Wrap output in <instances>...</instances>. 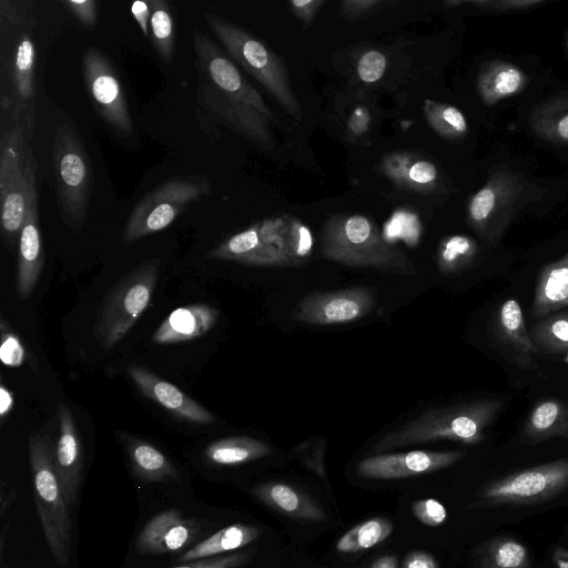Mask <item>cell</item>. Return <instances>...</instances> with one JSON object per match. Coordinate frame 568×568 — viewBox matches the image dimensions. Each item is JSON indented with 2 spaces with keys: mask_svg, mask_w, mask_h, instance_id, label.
<instances>
[{
  "mask_svg": "<svg viewBox=\"0 0 568 568\" xmlns=\"http://www.w3.org/2000/svg\"><path fill=\"white\" fill-rule=\"evenodd\" d=\"M192 37L200 73L199 97L204 106L247 140L273 149L272 128L278 121L262 95L206 34L194 29Z\"/></svg>",
  "mask_w": 568,
  "mask_h": 568,
  "instance_id": "cell-1",
  "label": "cell"
},
{
  "mask_svg": "<svg viewBox=\"0 0 568 568\" xmlns=\"http://www.w3.org/2000/svg\"><path fill=\"white\" fill-rule=\"evenodd\" d=\"M36 19L31 1H0V106L30 141L36 126Z\"/></svg>",
  "mask_w": 568,
  "mask_h": 568,
  "instance_id": "cell-2",
  "label": "cell"
},
{
  "mask_svg": "<svg viewBox=\"0 0 568 568\" xmlns=\"http://www.w3.org/2000/svg\"><path fill=\"white\" fill-rule=\"evenodd\" d=\"M322 255L346 266L413 274L416 268L404 252L386 242L375 223L361 214H336L323 226Z\"/></svg>",
  "mask_w": 568,
  "mask_h": 568,
  "instance_id": "cell-3",
  "label": "cell"
},
{
  "mask_svg": "<svg viewBox=\"0 0 568 568\" xmlns=\"http://www.w3.org/2000/svg\"><path fill=\"white\" fill-rule=\"evenodd\" d=\"M503 407L497 399H481L424 412L407 424L383 436L374 452L448 439L466 445L484 440L485 428Z\"/></svg>",
  "mask_w": 568,
  "mask_h": 568,
  "instance_id": "cell-4",
  "label": "cell"
},
{
  "mask_svg": "<svg viewBox=\"0 0 568 568\" xmlns=\"http://www.w3.org/2000/svg\"><path fill=\"white\" fill-rule=\"evenodd\" d=\"M54 445L47 434H33L29 458L37 513L45 541L60 567L69 564L72 521L54 466Z\"/></svg>",
  "mask_w": 568,
  "mask_h": 568,
  "instance_id": "cell-5",
  "label": "cell"
},
{
  "mask_svg": "<svg viewBox=\"0 0 568 568\" xmlns=\"http://www.w3.org/2000/svg\"><path fill=\"white\" fill-rule=\"evenodd\" d=\"M37 183V163L30 141L19 125L7 124L0 140V215L6 241L19 240L29 193Z\"/></svg>",
  "mask_w": 568,
  "mask_h": 568,
  "instance_id": "cell-6",
  "label": "cell"
},
{
  "mask_svg": "<svg viewBox=\"0 0 568 568\" xmlns=\"http://www.w3.org/2000/svg\"><path fill=\"white\" fill-rule=\"evenodd\" d=\"M205 18L210 29L226 49L229 55L254 77L275 101L298 122L301 105L292 90L281 58L240 27L215 14H207Z\"/></svg>",
  "mask_w": 568,
  "mask_h": 568,
  "instance_id": "cell-7",
  "label": "cell"
},
{
  "mask_svg": "<svg viewBox=\"0 0 568 568\" xmlns=\"http://www.w3.org/2000/svg\"><path fill=\"white\" fill-rule=\"evenodd\" d=\"M159 268L158 260L139 264L103 298L94 323L95 338L102 347L114 346L140 320L151 302Z\"/></svg>",
  "mask_w": 568,
  "mask_h": 568,
  "instance_id": "cell-8",
  "label": "cell"
},
{
  "mask_svg": "<svg viewBox=\"0 0 568 568\" xmlns=\"http://www.w3.org/2000/svg\"><path fill=\"white\" fill-rule=\"evenodd\" d=\"M52 168L60 213L78 232L87 220L93 179L89 155L69 124L63 123L55 130Z\"/></svg>",
  "mask_w": 568,
  "mask_h": 568,
  "instance_id": "cell-9",
  "label": "cell"
},
{
  "mask_svg": "<svg viewBox=\"0 0 568 568\" xmlns=\"http://www.w3.org/2000/svg\"><path fill=\"white\" fill-rule=\"evenodd\" d=\"M538 195L536 187L520 174L494 170L467 205L469 225L485 240L495 242L516 214Z\"/></svg>",
  "mask_w": 568,
  "mask_h": 568,
  "instance_id": "cell-10",
  "label": "cell"
},
{
  "mask_svg": "<svg viewBox=\"0 0 568 568\" xmlns=\"http://www.w3.org/2000/svg\"><path fill=\"white\" fill-rule=\"evenodd\" d=\"M211 192L203 175L178 176L148 193L130 213L122 241L130 244L170 226L192 203Z\"/></svg>",
  "mask_w": 568,
  "mask_h": 568,
  "instance_id": "cell-11",
  "label": "cell"
},
{
  "mask_svg": "<svg viewBox=\"0 0 568 568\" xmlns=\"http://www.w3.org/2000/svg\"><path fill=\"white\" fill-rule=\"evenodd\" d=\"M88 94L100 118L113 131L130 135L133 123L122 83L110 60L98 49L88 48L82 57Z\"/></svg>",
  "mask_w": 568,
  "mask_h": 568,
  "instance_id": "cell-12",
  "label": "cell"
},
{
  "mask_svg": "<svg viewBox=\"0 0 568 568\" xmlns=\"http://www.w3.org/2000/svg\"><path fill=\"white\" fill-rule=\"evenodd\" d=\"M568 486V459L535 466L506 476L485 487L486 505L530 504L548 499Z\"/></svg>",
  "mask_w": 568,
  "mask_h": 568,
  "instance_id": "cell-13",
  "label": "cell"
},
{
  "mask_svg": "<svg viewBox=\"0 0 568 568\" xmlns=\"http://www.w3.org/2000/svg\"><path fill=\"white\" fill-rule=\"evenodd\" d=\"M375 297L364 286L304 296L294 307L292 318L310 325H337L355 322L374 307Z\"/></svg>",
  "mask_w": 568,
  "mask_h": 568,
  "instance_id": "cell-14",
  "label": "cell"
},
{
  "mask_svg": "<svg viewBox=\"0 0 568 568\" xmlns=\"http://www.w3.org/2000/svg\"><path fill=\"white\" fill-rule=\"evenodd\" d=\"M462 452L412 450L374 455L357 464L359 476L369 479H398L446 468L460 458Z\"/></svg>",
  "mask_w": 568,
  "mask_h": 568,
  "instance_id": "cell-15",
  "label": "cell"
},
{
  "mask_svg": "<svg viewBox=\"0 0 568 568\" xmlns=\"http://www.w3.org/2000/svg\"><path fill=\"white\" fill-rule=\"evenodd\" d=\"M128 374L145 397L158 403L175 416L200 425L214 423L215 417L207 409L175 385L162 379L154 373L144 367L131 365L128 367Z\"/></svg>",
  "mask_w": 568,
  "mask_h": 568,
  "instance_id": "cell-16",
  "label": "cell"
},
{
  "mask_svg": "<svg viewBox=\"0 0 568 568\" xmlns=\"http://www.w3.org/2000/svg\"><path fill=\"white\" fill-rule=\"evenodd\" d=\"M60 433L54 448V466L65 503L71 510L78 499L82 480V450L80 437L70 409L58 405Z\"/></svg>",
  "mask_w": 568,
  "mask_h": 568,
  "instance_id": "cell-17",
  "label": "cell"
},
{
  "mask_svg": "<svg viewBox=\"0 0 568 568\" xmlns=\"http://www.w3.org/2000/svg\"><path fill=\"white\" fill-rule=\"evenodd\" d=\"M44 266V248L39 229L37 183L32 185L26 219L19 236L17 293L27 300Z\"/></svg>",
  "mask_w": 568,
  "mask_h": 568,
  "instance_id": "cell-18",
  "label": "cell"
},
{
  "mask_svg": "<svg viewBox=\"0 0 568 568\" xmlns=\"http://www.w3.org/2000/svg\"><path fill=\"white\" fill-rule=\"evenodd\" d=\"M196 525L178 509L155 515L140 531L135 548L141 554H169L183 549L196 534Z\"/></svg>",
  "mask_w": 568,
  "mask_h": 568,
  "instance_id": "cell-19",
  "label": "cell"
},
{
  "mask_svg": "<svg viewBox=\"0 0 568 568\" xmlns=\"http://www.w3.org/2000/svg\"><path fill=\"white\" fill-rule=\"evenodd\" d=\"M219 318V311L203 303L181 306L171 312L153 333L151 341L160 345L187 342L205 335Z\"/></svg>",
  "mask_w": 568,
  "mask_h": 568,
  "instance_id": "cell-20",
  "label": "cell"
},
{
  "mask_svg": "<svg viewBox=\"0 0 568 568\" xmlns=\"http://www.w3.org/2000/svg\"><path fill=\"white\" fill-rule=\"evenodd\" d=\"M209 256L257 266H293L283 253L262 239L257 223L226 239Z\"/></svg>",
  "mask_w": 568,
  "mask_h": 568,
  "instance_id": "cell-21",
  "label": "cell"
},
{
  "mask_svg": "<svg viewBox=\"0 0 568 568\" xmlns=\"http://www.w3.org/2000/svg\"><path fill=\"white\" fill-rule=\"evenodd\" d=\"M499 344L523 366L531 365L538 352L526 328L521 307L516 298L506 300L499 307L495 321Z\"/></svg>",
  "mask_w": 568,
  "mask_h": 568,
  "instance_id": "cell-22",
  "label": "cell"
},
{
  "mask_svg": "<svg viewBox=\"0 0 568 568\" xmlns=\"http://www.w3.org/2000/svg\"><path fill=\"white\" fill-rule=\"evenodd\" d=\"M253 494L262 503L284 516L322 521L325 519V511L311 497L283 483H267L258 485Z\"/></svg>",
  "mask_w": 568,
  "mask_h": 568,
  "instance_id": "cell-23",
  "label": "cell"
},
{
  "mask_svg": "<svg viewBox=\"0 0 568 568\" xmlns=\"http://www.w3.org/2000/svg\"><path fill=\"white\" fill-rule=\"evenodd\" d=\"M528 83L526 73L516 64L507 61L486 63L477 80L478 93L483 102L491 106L497 102L521 92Z\"/></svg>",
  "mask_w": 568,
  "mask_h": 568,
  "instance_id": "cell-24",
  "label": "cell"
},
{
  "mask_svg": "<svg viewBox=\"0 0 568 568\" xmlns=\"http://www.w3.org/2000/svg\"><path fill=\"white\" fill-rule=\"evenodd\" d=\"M564 307H568V252L540 271L531 315L541 317Z\"/></svg>",
  "mask_w": 568,
  "mask_h": 568,
  "instance_id": "cell-25",
  "label": "cell"
},
{
  "mask_svg": "<svg viewBox=\"0 0 568 568\" xmlns=\"http://www.w3.org/2000/svg\"><path fill=\"white\" fill-rule=\"evenodd\" d=\"M128 455L134 475L146 483L181 481V476L171 460L146 440L125 436Z\"/></svg>",
  "mask_w": 568,
  "mask_h": 568,
  "instance_id": "cell-26",
  "label": "cell"
},
{
  "mask_svg": "<svg viewBox=\"0 0 568 568\" xmlns=\"http://www.w3.org/2000/svg\"><path fill=\"white\" fill-rule=\"evenodd\" d=\"M383 170L398 186L432 192L439 187V172L427 160L413 161L407 153H393L385 158Z\"/></svg>",
  "mask_w": 568,
  "mask_h": 568,
  "instance_id": "cell-27",
  "label": "cell"
},
{
  "mask_svg": "<svg viewBox=\"0 0 568 568\" xmlns=\"http://www.w3.org/2000/svg\"><path fill=\"white\" fill-rule=\"evenodd\" d=\"M524 435L531 443L568 438V403L560 399L539 402L527 418Z\"/></svg>",
  "mask_w": 568,
  "mask_h": 568,
  "instance_id": "cell-28",
  "label": "cell"
},
{
  "mask_svg": "<svg viewBox=\"0 0 568 568\" xmlns=\"http://www.w3.org/2000/svg\"><path fill=\"white\" fill-rule=\"evenodd\" d=\"M261 535L255 526L234 524L227 526L203 541L196 544L179 557L180 562H189L202 558L220 556L223 552L240 549Z\"/></svg>",
  "mask_w": 568,
  "mask_h": 568,
  "instance_id": "cell-29",
  "label": "cell"
},
{
  "mask_svg": "<svg viewBox=\"0 0 568 568\" xmlns=\"http://www.w3.org/2000/svg\"><path fill=\"white\" fill-rule=\"evenodd\" d=\"M529 126L539 138L568 144V94L554 97L538 104L530 113Z\"/></svg>",
  "mask_w": 568,
  "mask_h": 568,
  "instance_id": "cell-30",
  "label": "cell"
},
{
  "mask_svg": "<svg viewBox=\"0 0 568 568\" xmlns=\"http://www.w3.org/2000/svg\"><path fill=\"white\" fill-rule=\"evenodd\" d=\"M270 453L271 447L256 438L235 436L211 443L204 454L213 464L234 466L265 457Z\"/></svg>",
  "mask_w": 568,
  "mask_h": 568,
  "instance_id": "cell-31",
  "label": "cell"
},
{
  "mask_svg": "<svg viewBox=\"0 0 568 568\" xmlns=\"http://www.w3.org/2000/svg\"><path fill=\"white\" fill-rule=\"evenodd\" d=\"M393 531V524L383 517L365 520L346 531L336 542L341 552H358L384 541Z\"/></svg>",
  "mask_w": 568,
  "mask_h": 568,
  "instance_id": "cell-32",
  "label": "cell"
},
{
  "mask_svg": "<svg viewBox=\"0 0 568 568\" xmlns=\"http://www.w3.org/2000/svg\"><path fill=\"white\" fill-rule=\"evenodd\" d=\"M150 38L158 54L170 63L174 52V26L170 6L164 0H150Z\"/></svg>",
  "mask_w": 568,
  "mask_h": 568,
  "instance_id": "cell-33",
  "label": "cell"
},
{
  "mask_svg": "<svg viewBox=\"0 0 568 568\" xmlns=\"http://www.w3.org/2000/svg\"><path fill=\"white\" fill-rule=\"evenodd\" d=\"M424 112L433 130L446 139L458 140L468 132L465 115L454 105L426 100Z\"/></svg>",
  "mask_w": 568,
  "mask_h": 568,
  "instance_id": "cell-34",
  "label": "cell"
},
{
  "mask_svg": "<svg viewBox=\"0 0 568 568\" xmlns=\"http://www.w3.org/2000/svg\"><path fill=\"white\" fill-rule=\"evenodd\" d=\"M538 351L559 354L568 349V313L547 316L529 332Z\"/></svg>",
  "mask_w": 568,
  "mask_h": 568,
  "instance_id": "cell-35",
  "label": "cell"
},
{
  "mask_svg": "<svg viewBox=\"0 0 568 568\" xmlns=\"http://www.w3.org/2000/svg\"><path fill=\"white\" fill-rule=\"evenodd\" d=\"M478 252L477 243L466 235H452L442 241L437 262L442 272L453 273L473 262Z\"/></svg>",
  "mask_w": 568,
  "mask_h": 568,
  "instance_id": "cell-36",
  "label": "cell"
},
{
  "mask_svg": "<svg viewBox=\"0 0 568 568\" xmlns=\"http://www.w3.org/2000/svg\"><path fill=\"white\" fill-rule=\"evenodd\" d=\"M527 548L510 538L493 541L483 556L484 568H528Z\"/></svg>",
  "mask_w": 568,
  "mask_h": 568,
  "instance_id": "cell-37",
  "label": "cell"
},
{
  "mask_svg": "<svg viewBox=\"0 0 568 568\" xmlns=\"http://www.w3.org/2000/svg\"><path fill=\"white\" fill-rule=\"evenodd\" d=\"M286 244L290 257L294 265H298L311 255L313 239L306 225L301 221L286 216Z\"/></svg>",
  "mask_w": 568,
  "mask_h": 568,
  "instance_id": "cell-38",
  "label": "cell"
},
{
  "mask_svg": "<svg viewBox=\"0 0 568 568\" xmlns=\"http://www.w3.org/2000/svg\"><path fill=\"white\" fill-rule=\"evenodd\" d=\"M0 359L2 364L9 367L21 366L26 361V349L19 336L3 318L0 320Z\"/></svg>",
  "mask_w": 568,
  "mask_h": 568,
  "instance_id": "cell-39",
  "label": "cell"
},
{
  "mask_svg": "<svg viewBox=\"0 0 568 568\" xmlns=\"http://www.w3.org/2000/svg\"><path fill=\"white\" fill-rule=\"evenodd\" d=\"M546 3L545 0H450L446 6H469L478 10L506 12L516 10H526L539 7Z\"/></svg>",
  "mask_w": 568,
  "mask_h": 568,
  "instance_id": "cell-40",
  "label": "cell"
},
{
  "mask_svg": "<svg viewBox=\"0 0 568 568\" xmlns=\"http://www.w3.org/2000/svg\"><path fill=\"white\" fill-rule=\"evenodd\" d=\"M387 60L384 53L378 50L366 51L357 63V74L366 83H373L384 75Z\"/></svg>",
  "mask_w": 568,
  "mask_h": 568,
  "instance_id": "cell-41",
  "label": "cell"
},
{
  "mask_svg": "<svg viewBox=\"0 0 568 568\" xmlns=\"http://www.w3.org/2000/svg\"><path fill=\"white\" fill-rule=\"evenodd\" d=\"M412 511L422 524L429 527L439 526L447 519V510L444 505L433 498L414 501Z\"/></svg>",
  "mask_w": 568,
  "mask_h": 568,
  "instance_id": "cell-42",
  "label": "cell"
},
{
  "mask_svg": "<svg viewBox=\"0 0 568 568\" xmlns=\"http://www.w3.org/2000/svg\"><path fill=\"white\" fill-rule=\"evenodd\" d=\"M248 559L247 552H235L230 555H220L189 561L183 566L172 568H236Z\"/></svg>",
  "mask_w": 568,
  "mask_h": 568,
  "instance_id": "cell-43",
  "label": "cell"
},
{
  "mask_svg": "<svg viewBox=\"0 0 568 568\" xmlns=\"http://www.w3.org/2000/svg\"><path fill=\"white\" fill-rule=\"evenodd\" d=\"M389 2L379 0H344L341 2V11L348 19L365 17L379 7H386Z\"/></svg>",
  "mask_w": 568,
  "mask_h": 568,
  "instance_id": "cell-44",
  "label": "cell"
},
{
  "mask_svg": "<svg viewBox=\"0 0 568 568\" xmlns=\"http://www.w3.org/2000/svg\"><path fill=\"white\" fill-rule=\"evenodd\" d=\"M63 4L85 27H93L98 20L97 2L94 0H65Z\"/></svg>",
  "mask_w": 568,
  "mask_h": 568,
  "instance_id": "cell-45",
  "label": "cell"
},
{
  "mask_svg": "<svg viewBox=\"0 0 568 568\" xmlns=\"http://www.w3.org/2000/svg\"><path fill=\"white\" fill-rule=\"evenodd\" d=\"M294 16L304 24L311 23L316 13L324 4L323 0H295L287 3Z\"/></svg>",
  "mask_w": 568,
  "mask_h": 568,
  "instance_id": "cell-46",
  "label": "cell"
},
{
  "mask_svg": "<svg viewBox=\"0 0 568 568\" xmlns=\"http://www.w3.org/2000/svg\"><path fill=\"white\" fill-rule=\"evenodd\" d=\"M371 123V115L366 108L358 106L349 115L347 128L349 133L359 135L367 132Z\"/></svg>",
  "mask_w": 568,
  "mask_h": 568,
  "instance_id": "cell-47",
  "label": "cell"
},
{
  "mask_svg": "<svg viewBox=\"0 0 568 568\" xmlns=\"http://www.w3.org/2000/svg\"><path fill=\"white\" fill-rule=\"evenodd\" d=\"M403 568H439L436 559L424 550H416L409 552L405 560Z\"/></svg>",
  "mask_w": 568,
  "mask_h": 568,
  "instance_id": "cell-48",
  "label": "cell"
},
{
  "mask_svg": "<svg viewBox=\"0 0 568 568\" xmlns=\"http://www.w3.org/2000/svg\"><path fill=\"white\" fill-rule=\"evenodd\" d=\"M131 12L138 22L144 36L149 37V24L151 18V7L149 1H135L131 6Z\"/></svg>",
  "mask_w": 568,
  "mask_h": 568,
  "instance_id": "cell-49",
  "label": "cell"
},
{
  "mask_svg": "<svg viewBox=\"0 0 568 568\" xmlns=\"http://www.w3.org/2000/svg\"><path fill=\"white\" fill-rule=\"evenodd\" d=\"M14 404L13 394L3 385H0V417L3 423Z\"/></svg>",
  "mask_w": 568,
  "mask_h": 568,
  "instance_id": "cell-50",
  "label": "cell"
},
{
  "mask_svg": "<svg viewBox=\"0 0 568 568\" xmlns=\"http://www.w3.org/2000/svg\"><path fill=\"white\" fill-rule=\"evenodd\" d=\"M16 495H17V491L13 488L8 489V491L6 493V489H4L3 484H2L1 497H0V500H1V515L2 516L6 515V511H7L8 507L11 505V503L14 499Z\"/></svg>",
  "mask_w": 568,
  "mask_h": 568,
  "instance_id": "cell-51",
  "label": "cell"
},
{
  "mask_svg": "<svg viewBox=\"0 0 568 568\" xmlns=\"http://www.w3.org/2000/svg\"><path fill=\"white\" fill-rule=\"evenodd\" d=\"M369 568H397V559L394 556H383L375 560Z\"/></svg>",
  "mask_w": 568,
  "mask_h": 568,
  "instance_id": "cell-52",
  "label": "cell"
},
{
  "mask_svg": "<svg viewBox=\"0 0 568 568\" xmlns=\"http://www.w3.org/2000/svg\"><path fill=\"white\" fill-rule=\"evenodd\" d=\"M10 529V526L7 525L2 532H1V537H0V560L2 561L3 559V551H4V544H6V537L8 535V530Z\"/></svg>",
  "mask_w": 568,
  "mask_h": 568,
  "instance_id": "cell-53",
  "label": "cell"
},
{
  "mask_svg": "<svg viewBox=\"0 0 568 568\" xmlns=\"http://www.w3.org/2000/svg\"><path fill=\"white\" fill-rule=\"evenodd\" d=\"M555 559H568V550L559 549L555 552Z\"/></svg>",
  "mask_w": 568,
  "mask_h": 568,
  "instance_id": "cell-54",
  "label": "cell"
},
{
  "mask_svg": "<svg viewBox=\"0 0 568 568\" xmlns=\"http://www.w3.org/2000/svg\"><path fill=\"white\" fill-rule=\"evenodd\" d=\"M559 568H568V559H555Z\"/></svg>",
  "mask_w": 568,
  "mask_h": 568,
  "instance_id": "cell-55",
  "label": "cell"
},
{
  "mask_svg": "<svg viewBox=\"0 0 568 568\" xmlns=\"http://www.w3.org/2000/svg\"><path fill=\"white\" fill-rule=\"evenodd\" d=\"M564 354V362L568 363V349Z\"/></svg>",
  "mask_w": 568,
  "mask_h": 568,
  "instance_id": "cell-56",
  "label": "cell"
},
{
  "mask_svg": "<svg viewBox=\"0 0 568 568\" xmlns=\"http://www.w3.org/2000/svg\"><path fill=\"white\" fill-rule=\"evenodd\" d=\"M567 49H568V38H567Z\"/></svg>",
  "mask_w": 568,
  "mask_h": 568,
  "instance_id": "cell-57",
  "label": "cell"
},
{
  "mask_svg": "<svg viewBox=\"0 0 568 568\" xmlns=\"http://www.w3.org/2000/svg\"><path fill=\"white\" fill-rule=\"evenodd\" d=\"M2 568H6V567H2Z\"/></svg>",
  "mask_w": 568,
  "mask_h": 568,
  "instance_id": "cell-58",
  "label": "cell"
}]
</instances>
